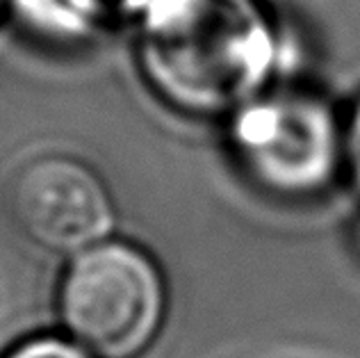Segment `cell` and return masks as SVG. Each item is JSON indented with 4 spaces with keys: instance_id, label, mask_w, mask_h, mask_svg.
<instances>
[{
    "instance_id": "obj_3",
    "label": "cell",
    "mask_w": 360,
    "mask_h": 358,
    "mask_svg": "<svg viewBox=\"0 0 360 358\" xmlns=\"http://www.w3.org/2000/svg\"><path fill=\"white\" fill-rule=\"evenodd\" d=\"M233 148L262 190L308 196L342 167V124L328 103L310 91L260 94L235 115Z\"/></svg>"
},
{
    "instance_id": "obj_7",
    "label": "cell",
    "mask_w": 360,
    "mask_h": 358,
    "mask_svg": "<svg viewBox=\"0 0 360 358\" xmlns=\"http://www.w3.org/2000/svg\"><path fill=\"white\" fill-rule=\"evenodd\" d=\"M342 167L349 181L360 192V98L349 110L342 124Z\"/></svg>"
},
{
    "instance_id": "obj_1",
    "label": "cell",
    "mask_w": 360,
    "mask_h": 358,
    "mask_svg": "<svg viewBox=\"0 0 360 358\" xmlns=\"http://www.w3.org/2000/svg\"><path fill=\"white\" fill-rule=\"evenodd\" d=\"M139 16L141 75L172 110L229 117L262 94L276 37L258 0H150Z\"/></svg>"
},
{
    "instance_id": "obj_8",
    "label": "cell",
    "mask_w": 360,
    "mask_h": 358,
    "mask_svg": "<svg viewBox=\"0 0 360 358\" xmlns=\"http://www.w3.org/2000/svg\"><path fill=\"white\" fill-rule=\"evenodd\" d=\"M7 3H9V0H0V14H3V9H5Z\"/></svg>"
},
{
    "instance_id": "obj_5",
    "label": "cell",
    "mask_w": 360,
    "mask_h": 358,
    "mask_svg": "<svg viewBox=\"0 0 360 358\" xmlns=\"http://www.w3.org/2000/svg\"><path fill=\"white\" fill-rule=\"evenodd\" d=\"M30 30L58 41H84L141 14L150 0H9Z\"/></svg>"
},
{
    "instance_id": "obj_2",
    "label": "cell",
    "mask_w": 360,
    "mask_h": 358,
    "mask_svg": "<svg viewBox=\"0 0 360 358\" xmlns=\"http://www.w3.org/2000/svg\"><path fill=\"white\" fill-rule=\"evenodd\" d=\"M167 288L144 249L103 240L75 253L58 290L69 340L96 358H137L162 331Z\"/></svg>"
},
{
    "instance_id": "obj_6",
    "label": "cell",
    "mask_w": 360,
    "mask_h": 358,
    "mask_svg": "<svg viewBox=\"0 0 360 358\" xmlns=\"http://www.w3.org/2000/svg\"><path fill=\"white\" fill-rule=\"evenodd\" d=\"M3 358H96V356L84 352L80 345H75L69 338L39 335L16 345Z\"/></svg>"
},
{
    "instance_id": "obj_4",
    "label": "cell",
    "mask_w": 360,
    "mask_h": 358,
    "mask_svg": "<svg viewBox=\"0 0 360 358\" xmlns=\"http://www.w3.org/2000/svg\"><path fill=\"white\" fill-rule=\"evenodd\" d=\"M9 210L32 244L69 256L108 240L115 226V203L103 178L89 165L60 153L18 169Z\"/></svg>"
}]
</instances>
